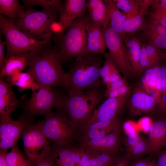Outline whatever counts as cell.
Listing matches in <instances>:
<instances>
[{
	"instance_id": "obj_1",
	"label": "cell",
	"mask_w": 166,
	"mask_h": 166,
	"mask_svg": "<svg viewBox=\"0 0 166 166\" xmlns=\"http://www.w3.org/2000/svg\"><path fill=\"white\" fill-rule=\"evenodd\" d=\"M99 54L79 56L62 76V87L68 95L76 94L101 86L100 69L104 61Z\"/></svg>"
},
{
	"instance_id": "obj_2",
	"label": "cell",
	"mask_w": 166,
	"mask_h": 166,
	"mask_svg": "<svg viewBox=\"0 0 166 166\" xmlns=\"http://www.w3.org/2000/svg\"><path fill=\"white\" fill-rule=\"evenodd\" d=\"M14 21L0 16V33L4 35L5 39L6 59L11 56L22 57L27 59L30 63L34 58L53 46V34L43 40L34 39L18 29Z\"/></svg>"
},
{
	"instance_id": "obj_3",
	"label": "cell",
	"mask_w": 166,
	"mask_h": 166,
	"mask_svg": "<svg viewBox=\"0 0 166 166\" xmlns=\"http://www.w3.org/2000/svg\"><path fill=\"white\" fill-rule=\"evenodd\" d=\"M105 96L101 86L65 96L60 110L66 113L77 132L97 107Z\"/></svg>"
},
{
	"instance_id": "obj_4",
	"label": "cell",
	"mask_w": 166,
	"mask_h": 166,
	"mask_svg": "<svg viewBox=\"0 0 166 166\" xmlns=\"http://www.w3.org/2000/svg\"><path fill=\"white\" fill-rule=\"evenodd\" d=\"M62 60L58 49L52 46L30 63L26 72L33 77L39 85L53 87H62L61 78L65 73Z\"/></svg>"
},
{
	"instance_id": "obj_5",
	"label": "cell",
	"mask_w": 166,
	"mask_h": 166,
	"mask_svg": "<svg viewBox=\"0 0 166 166\" xmlns=\"http://www.w3.org/2000/svg\"><path fill=\"white\" fill-rule=\"evenodd\" d=\"M89 20L88 14L85 13L75 20L64 33L52 37L62 61L87 55V26Z\"/></svg>"
},
{
	"instance_id": "obj_6",
	"label": "cell",
	"mask_w": 166,
	"mask_h": 166,
	"mask_svg": "<svg viewBox=\"0 0 166 166\" xmlns=\"http://www.w3.org/2000/svg\"><path fill=\"white\" fill-rule=\"evenodd\" d=\"M43 134L54 144L72 146L77 142V131L64 111L52 112L37 124Z\"/></svg>"
},
{
	"instance_id": "obj_7",
	"label": "cell",
	"mask_w": 166,
	"mask_h": 166,
	"mask_svg": "<svg viewBox=\"0 0 166 166\" xmlns=\"http://www.w3.org/2000/svg\"><path fill=\"white\" fill-rule=\"evenodd\" d=\"M59 12L27 8L24 15L14 21L20 31L29 37L43 40L53 34L51 24L59 19Z\"/></svg>"
},
{
	"instance_id": "obj_8",
	"label": "cell",
	"mask_w": 166,
	"mask_h": 166,
	"mask_svg": "<svg viewBox=\"0 0 166 166\" xmlns=\"http://www.w3.org/2000/svg\"><path fill=\"white\" fill-rule=\"evenodd\" d=\"M38 91L32 90L30 98L24 105L27 117L39 114L45 117L51 112L55 108L60 109L65 95L50 86L40 85Z\"/></svg>"
},
{
	"instance_id": "obj_9",
	"label": "cell",
	"mask_w": 166,
	"mask_h": 166,
	"mask_svg": "<svg viewBox=\"0 0 166 166\" xmlns=\"http://www.w3.org/2000/svg\"><path fill=\"white\" fill-rule=\"evenodd\" d=\"M21 136L25 152L32 162L36 164L49 154L51 147L37 124L29 123Z\"/></svg>"
},
{
	"instance_id": "obj_10",
	"label": "cell",
	"mask_w": 166,
	"mask_h": 166,
	"mask_svg": "<svg viewBox=\"0 0 166 166\" xmlns=\"http://www.w3.org/2000/svg\"><path fill=\"white\" fill-rule=\"evenodd\" d=\"M107 48L118 69L126 78H129L133 73L123 37L108 25L104 33Z\"/></svg>"
},
{
	"instance_id": "obj_11",
	"label": "cell",
	"mask_w": 166,
	"mask_h": 166,
	"mask_svg": "<svg viewBox=\"0 0 166 166\" xmlns=\"http://www.w3.org/2000/svg\"><path fill=\"white\" fill-rule=\"evenodd\" d=\"M31 120L26 116L14 120L11 116H0V151H7L16 146L22 131Z\"/></svg>"
},
{
	"instance_id": "obj_12",
	"label": "cell",
	"mask_w": 166,
	"mask_h": 166,
	"mask_svg": "<svg viewBox=\"0 0 166 166\" xmlns=\"http://www.w3.org/2000/svg\"><path fill=\"white\" fill-rule=\"evenodd\" d=\"M122 133H111L101 137L78 140L77 144L88 153L98 152L121 153L122 149Z\"/></svg>"
},
{
	"instance_id": "obj_13",
	"label": "cell",
	"mask_w": 166,
	"mask_h": 166,
	"mask_svg": "<svg viewBox=\"0 0 166 166\" xmlns=\"http://www.w3.org/2000/svg\"><path fill=\"white\" fill-rule=\"evenodd\" d=\"M129 95L108 98L97 107L82 126L119 117L128 103Z\"/></svg>"
},
{
	"instance_id": "obj_14",
	"label": "cell",
	"mask_w": 166,
	"mask_h": 166,
	"mask_svg": "<svg viewBox=\"0 0 166 166\" xmlns=\"http://www.w3.org/2000/svg\"><path fill=\"white\" fill-rule=\"evenodd\" d=\"M123 120L119 117L82 126L77 132V141L80 140L103 137L108 134L122 133Z\"/></svg>"
},
{
	"instance_id": "obj_15",
	"label": "cell",
	"mask_w": 166,
	"mask_h": 166,
	"mask_svg": "<svg viewBox=\"0 0 166 166\" xmlns=\"http://www.w3.org/2000/svg\"><path fill=\"white\" fill-rule=\"evenodd\" d=\"M128 102L129 115L132 117L151 113L158 105L156 100L148 94L140 84L135 87Z\"/></svg>"
},
{
	"instance_id": "obj_16",
	"label": "cell",
	"mask_w": 166,
	"mask_h": 166,
	"mask_svg": "<svg viewBox=\"0 0 166 166\" xmlns=\"http://www.w3.org/2000/svg\"><path fill=\"white\" fill-rule=\"evenodd\" d=\"M85 0H65L61 6L58 22L62 25L64 33L76 19L87 10Z\"/></svg>"
},
{
	"instance_id": "obj_17",
	"label": "cell",
	"mask_w": 166,
	"mask_h": 166,
	"mask_svg": "<svg viewBox=\"0 0 166 166\" xmlns=\"http://www.w3.org/2000/svg\"><path fill=\"white\" fill-rule=\"evenodd\" d=\"M105 31L100 27L91 22L89 19L87 26V54H105L107 46Z\"/></svg>"
},
{
	"instance_id": "obj_18",
	"label": "cell",
	"mask_w": 166,
	"mask_h": 166,
	"mask_svg": "<svg viewBox=\"0 0 166 166\" xmlns=\"http://www.w3.org/2000/svg\"><path fill=\"white\" fill-rule=\"evenodd\" d=\"M149 145V154L157 153L166 146V118L152 121L148 131V139Z\"/></svg>"
},
{
	"instance_id": "obj_19",
	"label": "cell",
	"mask_w": 166,
	"mask_h": 166,
	"mask_svg": "<svg viewBox=\"0 0 166 166\" xmlns=\"http://www.w3.org/2000/svg\"><path fill=\"white\" fill-rule=\"evenodd\" d=\"M0 76V116H11L19 104L11 86Z\"/></svg>"
},
{
	"instance_id": "obj_20",
	"label": "cell",
	"mask_w": 166,
	"mask_h": 166,
	"mask_svg": "<svg viewBox=\"0 0 166 166\" xmlns=\"http://www.w3.org/2000/svg\"><path fill=\"white\" fill-rule=\"evenodd\" d=\"M86 6L90 21L105 31L109 22V16L104 0H88Z\"/></svg>"
},
{
	"instance_id": "obj_21",
	"label": "cell",
	"mask_w": 166,
	"mask_h": 166,
	"mask_svg": "<svg viewBox=\"0 0 166 166\" xmlns=\"http://www.w3.org/2000/svg\"><path fill=\"white\" fill-rule=\"evenodd\" d=\"M75 145L67 146L54 144L48 156L53 166H75Z\"/></svg>"
},
{
	"instance_id": "obj_22",
	"label": "cell",
	"mask_w": 166,
	"mask_h": 166,
	"mask_svg": "<svg viewBox=\"0 0 166 166\" xmlns=\"http://www.w3.org/2000/svg\"><path fill=\"white\" fill-rule=\"evenodd\" d=\"M128 55L133 73L140 75L142 73L140 63L141 45L136 37H125L124 38Z\"/></svg>"
},
{
	"instance_id": "obj_23",
	"label": "cell",
	"mask_w": 166,
	"mask_h": 166,
	"mask_svg": "<svg viewBox=\"0 0 166 166\" xmlns=\"http://www.w3.org/2000/svg\"><path fill=\"white\" fill-rule=\"evenodd\" d=\"M104 1L109 13V25L112 29L121 35L124 38L126 35L123 28V25L126 19L125 14L120 11L113 0Z\"/></svg>"
},
{
	"instance_id": "obj_24",
	"label": "cell",
	"mask_w": 166,
	"mask_h": 166,
	"mask_svg": "<svg viewBox=\"0 0 166 166\" xmlns=\"http://www.w3.org/2000/svg\"><path fill=\"white\" fill-rule=\"evenodd\" d=\"M30 62L25 57L16 56H11L6 59L4 65L0 71V76L7 77L16 73L22 72Z\"/></svg>"
},
{
	"instance_id": "obj_25",
	"label": "cell",
	"mask_w": 166,
	"mask_h": 166,
	"mask_svg": "<svg viewBox=\"0 0 166 166\" xmlns=\"http://www.w3.org/2000/svg\"><path fill=\"white\" fill-rule=\"evenodd\" d=\"M6 77L7 82L12 86H16L25 89L32 90H38L40 86L29 73L20 72Z\"/></svg>"
},
{
	"instance_id": "obj_26",
	"label": "cell",
	"mask_w": 166,
	"mask_h": 166,
	"mask_svg": "<svg viewBox=\"0 0 166 166\" xmlns=\"http://www.w3.org/2000/svg\"><path fill=\"white\" fill-rule=\"evenodd\" d=\"M90 166H111L115 164L121 156V153L98 152L88 153Z\"/></svg>"
},
{
	"instance_id": "obj_27",
	"label": "cell",
	"mask_w": 166,
	"mask_h": 166,
	"mask_svg": "<svg viewBox=\"0 0 166 166\" xmlns=\"http://www.w3.org/2000/svg\"><path fill=\"white\" fill-rule=\"evenodd\" d=\"M26 7L17 0H0V13L14 20L24 14Z\"/></svg>"
},
{
	"instance_id": "obj_28",
	"label": "cell",
	"mask_w": 166,
	"mask_h": 166,
	"mask_svg": "<svg viewBox=\"0 0 166 166\" xmlns=\"http://www.w3.org/2000/svg\"><path fill=\"white\" fill-rule=\"evenodd\" d=\"M149 145L148 139L142 136L138 143L132 148L125 151V156L130 161H134L142 158L149 153Z\"/></svg>"
},
{
	"instance_id": "obj_29",
	"label": "cell",
	"mask_w": 166,
	"mask_h": 166,
	"mask_svg": "<svg viewBox=\"0 0 166 166\" xmlns=\"http://www.w3.org/2000/svg\"><path fill=\"white\" fill-rule=\"evenodd\" d=\"M117 8L123 11L126 19L132 18L140 14L138 0H113Z\"/></svg>"
},
{
	"instance_id": "obj_30",
	"label": "cell",
	"mask_w": 166,
	"mask_h": 166,
	"mask_svg": "<svg viewBox=\"0 0 166 166\" xmlns=\"http://www.w3.org/2000/svg\"><path fill=\"white\" fill-rule=\"evenodd\" d=\"M27 8H32L34 6H39L42 9L51 11L58 12L62 2L60 0H22Z\"/></svg>"
},
{
	"instance_id": "obj_31",
	"label": "cell",
	"mask_w": 166,
	"mask_h": 166,
	"mask_svg": "<svg viewBox=\"0 0 166 166\" xmlns=\"http://www.w3.org/2000/svg\"><path fill=\"white\" fill-rule=\"evenodd\" d=\"M5 160L8 166H30L29 162L23 157L16 146L6 153Z\"/></svg>"
},
{
	"instance_id": "obj_32",
	"label": "cell",
	"mask_w": 166,
	"mask_h": 166,
	"mask_svg": "<svg viewBox=\"0 0 166 166\" xmlns=\"http://www.w3.org/2000/svg\"><path fill=\"white\" fill-rule=\"evenodd\" d=\"M161 97L158 105L159 114L163 116L166 113V65L161 66Z\"/></svg>"
},
{
	"instance_id": "obj_33",
	"label": "cell",
	"mask_w": 166,
	"mask_h": 166,
	"mask_svg": "<svg viewBox=\"0 0 166 166\" xmlns=\"http://www.w3.org/2000/svg\"><path fill=\"white\" fill-rule=\"evenodd\" d=\"M144 16L139 14L132 18L126 19L123 25L126 34L135 32L142 26L144 22Z\"/></svg>"
},
{
	"instance_id": "obj_34",
	"label": "cell",
	"mask_w": 166,
	"mask_h": 166,
	"mask_svg": "<svg viewBox=\"0 0 166 166\" xmlns=\"http://www.w3.org/2000/svg\"><path fill=\"white\" fill-rule=\"evenodd\" d=\"M148 43L158 50L166 49V35L157 34L145 31Z\"/></svg>"
},
{
	"instance_id": "obj_35",
	"label": "cell",
	"mask_w": 166,
	"mask_h": 166,
	"mask_svg": "<svg viewBox=\"0 0 166 166\" xmlns=\"http://www.w3.org/2000/svg\"><path fill=\"white\" fill-rule=\"evenodd\" d=\"M104 55L105 60L99 71L100 76L101 78L106 75H111L114 71L118 69L109 53H106Z\"/></svg>"
},
{
	"instance_id": "obj_36",
	"label": "cell",
	"mask_w": 166,
	"mask_h": 166,
	"mask_svg": "<svg viewBox=\"0 0 166 166\" xmlns=\"http://www.w3.org/2000/svg\"><path fill=\"white\" fill-rule=\"evenodd\" d=\"M140 63L143 73L146 70L156 65L148 55L144 44L141 45Z\"/></svg>"
},
{
	"instance_id": "obj_37",
	"label": "cell",
	"mask_w": 166,
	"mask_h": 166,
	"mask_svg": "<svg viewBox=\"0 0 166 166\" xmlns=\"http://www.w3.org/2000/svg\"><path fill=\"white\" fill-rule=\"evenodd\" d=\"M144 45L147 53L150 58L156 65H160V63L164 58V55L160 51L149 44H144Z\"/></svg>"
},
{
	"instance_id": "obj_38",
	"label": "cell",
	"mask_w": 166,
	"mask_h": 166,
	"mask_svg": "<svg viewBox=\"0 0 166 166\" xmlns=\"http://www.w3.org/2000/svg\"><path fill=\"white\" fill-rule=\"evenodd\" d=\"M150 10L148 14L149 15L150 19L166 27V9Z\"/></svg>"
},
{
	"instance_id": "obj_39",
	"label": "cell",
	"mask_w": 166,
	"mask_h": 166,
	"mask_svg": "<svg viewBox=\"0 0 166 166\" xmlns=\"http://www.w3.org/2000/svg\"><path fill=\"white\" fill-rule=\"evenodd\" d=\"M145 31L160 35H166V27L151 19Z\"/></svg>"
},
{
	"instance_id": "obj_40",
	"label": "cell",
	"mask_w": 166,
	"mask_h": 166,
	"mask_svg": "<svg viewBox=\"0 0 166 166\" xmlns=\"http://www.w3.org/2000/svg\"><path fill=\"white\" fill-rule=\"evenodd\" d=\"M142 136L136 134L133 136H128L126 137H123V143L124 145L125 151L133 147L140 140Z\"/></svg>"
},
{
	"instance_id": "obj_41",
	"label": "cell",
	"mask_w": 166,
	"mask_h": 166,
	"mask_svg": "<svg viewBox=\"0 0 166 166\" xmlns=\"http://www.w3.org/2000/svg\"><path fill=\"white\" fill-rule=\"evenodd\" d=\"M140 14L144 16L148 14V10L151 6L153 0H139Z\"/></svg>"
},
{
	"instance_id": "obj_42",
	"label": "cell",
	"mask_w": 166,
	"mask_h": 166,
	"mask_svg": "<svg viewBox=\"0 0 166 166\" xmlns=\"http://www.w3.org/2000/svg\"><path fill=\"white\" fill-rule=\"evenodd\" d=\"M50 29L54 35H60L64 33L62 25L58 21L53 22L51 24Z\"/></svg>"
},
{
	"instance_id": "obj_43",
	"label": "cell",
	"mask_w": 166,
	"mask_h": 166,
	"mask_svg": "<svg viewBox=\"0 0 166 166\" xmlns=\"http://www.w3.org/2000/svg\"><path fill=\"white\" fill-rule=\"evenodd\" d=\"M154 66L146 70L143 72L144 73L141 78V85L146 83L152 79L153 74Z\"/></svg>"
},
{
	"instance_id": "obj_44",
	"label": "cell",
	"mask_w": 166,
	"mask_h": 166,
	"mask_svg": "<svg viewBox=\"0 0 166 166\" xmlns=\"http://www.w3.org/2000/svg\"><path fill=\"white\" fill-rule=\"evenodd\" d=\"M0 70L1 71L4 64L6 58L4 53V47L6 45L5 41H3L1 38V34L0 33Z\"/></svg>"
},
{
	"instance_id": "obj_45",
	"label": "cell",
	"mask_w": 166,
	"mask_h": 166,
	"mask_svg": "<svg viewBox=\"0 0 166 166\" xmlns=\"http://www.w3.org/2000/svg\"><path fill=\"white\" fill-rule=\"evenodd\" d=\"M126 78L122 77L120 79L107 85L106 89H117L127 83Z\"/></svg>"
},
{
	"instance_id": "obj_46",
	"label": "cell",
	"mask_w": 166,
	"mask_h": 166,
	"mask_svg": "<svg viewBox=\"0 0 166 166\" xmlns=\"http://www.w3.org/2000/svg\"><path fill=\"white\" fill-rule=\"evenodd\" d=\"M157 153V166H166V151H160Z\"/></svg>"
},
{
	"instance_id": "obj_47",
	"label": "cell",
	"mask_w": 166,
	"mask_h": 166,
	"mask_svg": "<svg viewBox=\"0 0 166 166\" xmlns=\"http://www.w3.org/2000/svg\"><path fill=\"white\" fill-rule=\"evenodd\" d=\"M123 127V129L128 136H133L136 134L132 124L130 121H127L124 122Z\"/></svg>"
},
{
	"instance_id": "obj_48",
	"label": "cell",
	"mask_w": 166,
	"mask_h": 166,
	"mask_svg": "<svg viewBox=\"0 0 166 166\" xmlns=\"http://www.w3.org/2000/svg\"><path fill=\"white\" fill-rule=\"evenodd\" d=\"M151 160L150 157L141 158L133 161L128 166H148Z\"/></svg>"
},
{
	"instance_id": "obj_49",
	"label": "cell",
	"mask_w": 166,
	"mask_h": 166,
	"mask_svg": "<svg viewBox=\"0 0 166 166\" xmlns=\"http://www.w3.org/2000/svg\"><path fill=\"white\" fill-rule=\"evenodd\" d=\"M166 9V0H153L150 10Z\"/></svg>"
},
{
	"instance_id": "obj_50",
	"label": "cell",
	"mask_w": 166,
	"mask_h": 166,
	"mask_svg": "<svg viewBox=\"0 0 166 166\" xmlns=\"http://www.w3.org/2000/svg\"><path fill=\"white\" fill-rule=\"evenodd\" d=\"M83 149L81 160L77 166H90L89 155L83 148Z\"/></svg>"
},
{
	"instance_id": "obj_51",
	"label": "cell",
	"mask_w": 166,
	"mask_h": 166,
	"mask_svg": "<svg viewBox=\"0 0 166 166\" xmlns=\"http://www.w3.org/2000/svg\"><path fill=\"white\" fill-rule=\"evenodd\" d=\"M132 88L127 82L117 89L119 96L130 94Z\"/></svg>"
},
{
	"instance_id": "obj_52",
	"label": "cell",
	"mask_w": 166,
	"mask_h": 166,
	"mask_svg": "<svg viewBox=\"0 0 166 166\" xmlns=\"http://www.w3.org/2000/svg\"><path fill=\"white\" fill-rule=\"evenodd\" d=\"M105 97L108 98H115L120 96L117 89H106L104 91Z\"/></svg>"
},
{
	"instance_id": "obj_53",
	"label": "cell",
	"mask_w": 166,
	"mask_h": 166,
	"mask_svg": "<svg viewBox=\"0 0 166 166\" xmlns=\"http://www.w3.org/2000/svg\"><path fill=\"white\" fill-rule=\"evenodd\" d=\"M130 162L124 155H121L117 162L113 165V166H128Z\"/></svg>"
},
{
	"instance_id": "obj_54",
	"label": "cell",
	"mask_w": 166,
	"mask_h": 166,
	"mask_svg": "<svg viewBox=\"0 0 166 166\" xmlns=\"http://www.w3.org/2000/svg\"><path fill=\"white\" fill-rule=\"evenodd\" d=\"M35 164L36 166H53L51 161L48 156Z\"/></svg>"
},
{
	"instance_id": "obj_55",
	"label": "cell",
	"mask_w": 166,
	"mask_h": 166,
	"mask_svg": "<svg viewBox=\"0 0 166 166\" xmlns=\"http://www.w3.org/2000/svg\"><path fill=\"white\" fill-rule=\"evenodd\" d=\"M122 77L121 75L120 72L112 74L110 75L109 82L107 85L120 79Z\"/></svg>"
},
{
	"instance_id": "obj_56",
	"label": "cell",
	"mask_w": 166,
	"mask_h": 166,
	"mask_svg": "<svg viewBox=\"0 0 166 166\" xmlns=\"http://www.w3.org/2000/svg\"><path fill=\"white\" fill-rule=\"evenodd\" d=\"M6 151H1L0 153V166H8L5 160Z\"/></svg>"
},
{
	"instance_id": "obj_57",
	"label": "cell",
	"mask_w": 166,
	"mask_h": 166,
	"mask_svg": "<svg viewBox=\"0 0 166 166\" xmlns=\"http://www.w3.org/2000/svg\"><path fill=\"white\" fill-rule=\"evenodd\" d=\"M110 76V75H108L102 78V83L106 86L109 83Z\"/></svg>"
},
{
	"instance_id": "obj_58",
	"label": "cell",
	"mask_w": 166,
	"mask_h": 166,
	"mask_svg": "<svg viewBox=\"0 0 166 166\" xmlns=\"http://www.w3.org/2000/svg\"><path fill=\"white\" fill-rule=\"evenodd\" d=\"M148 166H157L156 160L151 159Z\"/></svg>"
},
{
	"instance_id": "obj_59",
	"label": "cell",
	"mask_w": 166,
	"mask_h": 166,
	"mask_svg": "<svg viewBox=\"0 0 166 166\" xmlns=\"http://www.w3.org/2000/svg\"><path fill=\"white\" fill-rule=\"evenodd\" d=\"M165 117L166 118V116Z\"/></svg>"
}]
</instances>
